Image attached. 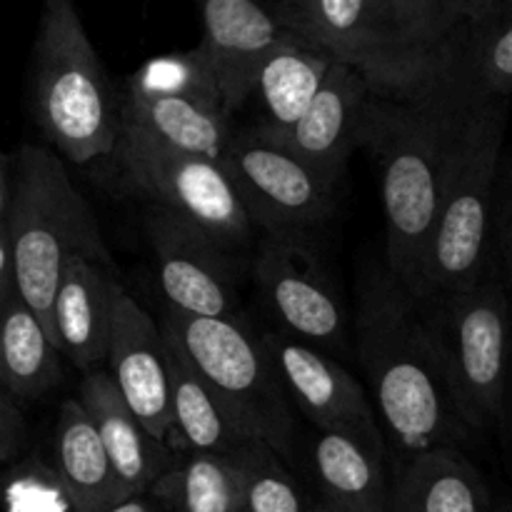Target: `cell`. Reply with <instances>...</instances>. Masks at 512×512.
Listing matches in <instances>:
<instances>
[{
  "mask_svg": "<svg viewBox=\"0 0 512 512\" xmlns=\"http://www.w3.org/2000/svg\"><path fill=\"white\" fill-rule=\"evenodd\" d=\"M120 288L108 265L83 255L65 260L53 298V340L75 368L90 370L108 355Z\"/></svg>",
  "mask_w": 512,
  "mask_h": 512,
  "instance_id": "ac0fdd59",
  "label": "cell"
},
{
  "mask_svg": "<svg viewBox=\"0 0 512 512\" xmlns=\"http://www.w3.org/2000/svg\"><path fill=\"white\" fill-rule=\"evenodd\" d=\"M18 293L15 288V265H13V248H10V235L5 220L0 223V313L8 305V300Z\"/></svg>",
  "mask_w": 512,
  "mask_h": 512,
  "instance_id": "d6a6232c",
  "label": "cell"
},
{
  "mask_svg": "<svg viewBox=\"0 0 512 512\" xmlns=\"http://www.w3.org/2000/svg\"><path fill=\"white\" fill-rule=\"evenodd\" d=\"M475 98L463 70L420 98L370 93L365 100L358 148H368L380 170L388 270L415 300L423 290L450 143Z\"/></svg>",
  "mask_w": 512,
  "mask_h": 512,
  "instance_id": "6da1fadb",
  "label": "cell"
},
{
  "mask_svg": "<svg viewBox=\"0 0 512 512\" xmlns=\"http://www.w3.org/2000/svg\"><path fill=\"white\" fill-rule=\"evenodd\" d=\"M313 512H330V510H325V508H323V505H315V508H313Z\"/></svg>",
  "mask_w": 512,
  "mask_h": 512,
  "instance_id": "d590c367",
  "label": "cell"
},
{
  "mask_svg": "<svg viewBox=\"0 0 512 512\" xmlns=\"http://www.w3.org/2000/svg\"><path fill=\"white\" fill-rule=\"evenodd\" d=\"M493 230L498 235L500 253L512 278V158L508 168L500 163L498 185H495V208H493Z\"/></svg>",
  "mask_w": 512,
  "mask_h": 512,
  "instance_id": "4dcf8cb0",
  "label": "cell"
},
{
  "mask_svg": "<svg viewBox=\"0 0 512 512\" xmlns=\"http://www.w3.org/2000/svg\"><path fill=\"white\" fill-rule=\"evenodd\" d=\"M148 493L168 512H243V470L233 453H190L170 463Z\"/></svg>",
  "mask_w": 512,
  "mask_h": 512,
  "instance_id": "4316f807",
  "label": "cell"
},
{
  "mask_svg": "<svg viewBox=\"0 0 512 512\" xmlns=\"http://www.w3.org/2000/svg\"><path fill=\"white\" fill-rule=\"evenodd\" d=\"M495 512H505V510H495Z\"/></svg>",
  "mask_w": 512,
  "mask_h": 512,
  "instance_id": "8d00e7d4",
  "label": "cell"
},
{
  "mask_svg": "<svg viewBox=\"0 0 512 512\" xmlns=\"http://www.w3.org/2000/svg\"><path fill=\"white\" fill-rule=\"evenodd\" d=\"M30 103L45 138L70 163L113 155L120 100L80 18L78 0H43L33 43Z\"/></svg>",
  "mask_w": 512,
  "mask_h": 512,
  "instance_id": "5b68a950",
  "label": "cell"
},
{
  "mask_svg": "<svg viewBox=\"0 0 512 512\" xmlns=\"http://www.w3.org/2000/svg\"><path fill=\"white\" fill-rule=\"evenodd\" d=\"M110 378L128 408L165 448H175L170 410L168 348L160 325L143 305L120 288L113 308L108 355Z\"/></svg>",
  "mask_w": 512,
  "mask_h": 512,
  "instance_id": "9a60e30c",
  "label": "cell"
},
{
  "mask_svg": "<svg viewBox=\"0 0 512 512\" xmlns=\"http://www.w3.org/2000/svg\"><path fill=\"white\" fill-rule=\"evenodd\" d=\"M223 165L263 233H303L335 213L338 185L255 125L230 133Z\"/></svg>",
  "mask_w": 512,
  "mask_h": 512,
  "instance_id": "9c48e42d",
  "label": "cell"
},
{
  "mask_svg": "<svg viewBox=\"0 0 512 512\" xmlns=\"http://www.w3.org/2000/svg\"><path fill=\"white\" fill-rule=\"evenodd\" d=\"M130 90H145V93H175V95H193V98L220 103L218 88L213 78L200 63L195 50H183V53L160 55V58L148 60L140 70H135L128 78Z\"/></svg>",
  "mask_w": 512,
  "mask_h": 512,
  "instance_id": "f546056e",
  "label": "cell"
},
{
  "mask_svg": "<svg viewBox=\"0 0 512 512\" xmlns=\"http://www.w3.org/2000/svg\"><path fill=\"white\" fill-rule=\"evenodd\" d=\"M78 400L98 430L125 498L148 493L155 478L173 463L170 448L145 430L138 415L118 393L108 370H85Z\"/></svg>",
  "mask_w": 512,
  "mask_h": 512,
  "instance_id": "d6986e66",
  "label": "cell"
},
{
  "mask_svg": "<svg viewBox=\"0 0 512 512\" xmlns=\"http://www.w3.org/2000/svg\"><path fill=\"white\" fill-rule=\"evenodd\" d=\"M445 383L470 430L493 428L505 415L512 315L508 290L493 268L470 288L418 300Z\"/></svg>",
  "mask_w": 512,
  "mask_h": 512,
  "instance_id": "8992f818",
  "label": "cell"
},
{
  "mask_svg": "<svg viewBox=\"0 0 512 512\" xmlns=\"http://www.w3.org/2000/svg\"><path fill=\"white\" fill-rule=\"evenodd\" d=\"M8 200H10V170L8 160L0 153V223L5 220V213H8Z\"/></svg>",
  "mask_w": 512,
  "mask_h": 512,
  "instance_id": "e575fe53",
  "label": "cell"
},
{
  "mask_svg": "<svg viewBox=\"0 0 512 512\" xmlns=\"http://www.w3.org/2000/svg\"><path fill=\"white\" fill-rule=\"evenodd\" d=\"M333 63L335 60L325 50L300 35L275 45L260 63L250 88L248 100L258 105L255 128L275 140L283 138L313 103Z\"/></svg>",
  "mask_w": 512,
  "mask_h": 512,
  "instance_id": "603a6c76",
  "label": "cell"
},
{
  "mask_svg": "<svg viewBox=\"0 0 512 512\" xmlns=\"http://www.w3.org/2000/svg\"><path fill=\"white\" fill-rule=\"evenodd\" d=\"M20 435H23V420L15 408V398L0 383V460L8 458L18 448Z\"/></svg>",
  "mask_w": 512,
  "mask_h": 512,
  "instance_id": "1f68e13d",
  "label": "cell"
},
{
  "mask_svg": "<svg viewBox=\"0 0 512 512\" xmlns=\"http://www.w3.org/2000/svg\"><path fill=\"white\" fill-rule=\"evenodd\" d=\"M148 243L168 310L205 318H240L228 248L165 208L150 213Z\"/></svg>",
  "mask_w": 512,
  "mask_h": 512,
  "instance_id": "7c38bea8",
  "label": "cell"
},
{
  "mask_svg": "<svg viewBox=\"0 0 512 512\" xmlns=\"http://www.w3.org/2000/svg\"><path fill=\"white\" fill-rule=\"evenodd\" d=\"M298 235L265 233L255 253V285L283 333L320 350H338L348 335L343 303Z\"/></svg>",
  "mask_w": 512,
  "mask_h": 512,
  "instance_id": "8fae6325",
  "label": "cell"
},
{
  "mask_svg": "<svg viewBox=\"0 0 512 512\" xmlns=\"http://www.w3.org/2000/svg\"><path fill=\"white\" fill-rule=\"evenodd\" d=\"M290 403L315 430L355 433L375 448H388L365 385L325 350L288 333H260Z\"/></svg>",
  "mask_w": 512,
  "mask_h": 512,
  "instance_id": "4fadbf2b",
  "label": "cell"
},
{
  "mask_svg": "<svg viewBox=\"0 0 512 512\" xmlns=\"http://www.w3.org/2000/svg\"><path fill=\"white\" fill-rule=\"evenodd\" d=\"M355 350L385 445L403 455L458 448L473 430L453 403L420 305L390 270L360 283Z\"/></svg>",
  "mask_w": 512,
  "mask_h": 512,
  "instance_id": "7a4b0ae2",
  "label": "cell"
},
{
  "mask_svg": "<svg viewBox=\"0 0 512 512\" xmlns=\"http://www.w3.org/2000/svg\"><path fill=\"white\" fill-rule=\"evenodd\" d=\"M233 455L243 470V512H313L273 445L248 440Z\"/></svg>",
  "mask_w": 512,
  "mask_h": 512,
  "instance_id": "f1b7e54d",
  "label": "cell"
},
{
  "mask_svg": "<svg viewBox=\"0 0 512 512\" xmlns=\"http://www.w3.org/2000/svg\"><path fill=\"white\" fill-rule=\"evenodd\" d=\"M203 35L195 55L213 78L228 115L250 98L255 73L270 50L293 38L273 0H198Z\"/></svg>",
  "mask_w": 512,
  "mask_h": 512,
  "instance_id": "5bb4252c",
  "label": "cell"
},
{
  "mask_svg": "<svg viewBox=\"0 0 512 512\" xmlns=\"http://www.w3.org/2000/svg\"><path fill=\"white\" fill-rule=\"evenodd\" d=\"M280 20L338 63L358 70L375 95L420 98L450 83L433 80L400 58L375 28L368 0H273Z\"/></svg>",
  "mask_w": 512,
  "mask_h": 512,
  "instance_id": "30bf717a",
  "label": "cell"
},
{
  "mask_svg": "<svg viewBox=\"0 0 512 512\" xmlns=\"http://www.w3.org/2000/svg\"><path fill=\"white\" fill-rule=\"evenodd\" d=\"M508 108V98H475L455 130L418 300L470 288L490 268Z\"/></svg>",
  "mask_w": 512,
  "mask_h": 512,
  "instance_id": "277c9868",
  "label": "cell"
},
{
  "mask_svg": "<svg viewBox=\"0 0 512 512\" xmlns=\"http://www.w3.org/2000/svg\"><path fill=\"white\" fill-rule=\"evenodd\" d=\"M168 375L175 448H185L190 453H233L248 440H255L238 423V418L215 398L213 390L170 348Z\"/></svg>",
  "mask_w": 512,
  "mask_h": 512,
  "instance_id": "484cf974",
  "label": "cell"
},
{
  "mask_svg": "<svg viewBox=\"0 0 512 512\" xmlns=\"http://www.w3.org/2000/svg\"><path fill=\"white\" fill-rule=\"evenodd\" d=\"M120 123L140 130L155 143L223 163L230 140V115L210 100L175 93L125 88Z\"/></svg>",
  "mask_w": 512,
  "mask_h": 512,
  "instance_id": "7402d4cb",
  "label": "cell"
},
{
  "mask_svg": "<svg viewBox=\"0 0 512 512\" xmlns=\"http://www.w3.org/2000/svg\"><path fill=\"white\" fill-rule=\"evenodd\" d=\"M103 512H153V508H150V503L143 495H128V498L118 500V503H113Z\"/></svg>",
  "mask_w": 512,
  "mask_h": 512,
  "instance_id": "836d02e7",
  "label": "cell"
},
{
  "mask_svg": "<svg viewBox=\"0 0 512 512\" xmlns=\"http://www.w3.org/2000/svg\"><path fill=\"white\" fill-rule=\"evenodd\" d=\"M463 65L478 98H512V0H495L473 25Z\"/></svg>",
  "mask_w": 512,
  "mask_h": 512,
  "instance_id": "83f0119b",
  "label": "cell"
},
{
  "mask_svg": "<svg viewBox=\"0 0 512 512\" xmlns=\"http://www.w3.org/2000/svg\"><path fill=\"white\" fill-rule=\"evenodd\" d=\"M373 93L368 80L335 60L298 123L280 138L298 158L338 185L348 155L358 148L365 100Z\"/></svg>",
  "mask_w": 512,
  "mask_h": 512,
  "instance_id": "e0dca14e",
  "label": "cell"
},
{
  "mask_svg": "<svg viewBox=\"0 0 512 512\" xmlns=\"http://www.w3.org/2000/svg\"><path fill=\"white\" fill-rule=\"evenodd\" d=\"M55 463L70 512H103L125 498L98 430L78 398L60 405L55 425Z\"/></svg>",
  "mask_w": 512,
  "mask_h": 512,
  "instance_id": "cb8c5ba5",
  "label": "cell"
},
{
  "mask_svg": "<svg viewBox=\"0 0 512 512\" xmlns=\"http://www.w3.org/2000/svg\"><path fill=\"white\" fill-rule=\"evenodd\" d=\"M390 512H495L483 473L453 445L398 458Z\"/></svg>",
  "mask_w": 512,
  "mask_h": 512,
  "instance_id": "ffe728a7",
  "label": "cell"
},
{
  "mask_svg": "<svg viewBox=\"0 0 512 512\" xmlns=\"http://www.w3.org/2000/svg\"><path fill=\"white\" fill-rule=\"evenodd\" d=\"M310 465L330 512H390L385 450L345 430H315Z\"/></svg>",
  "mask_w": 512,
  "mask_h": 512,
  "instance_id": "44dd1931",
  "label": "cell"
},
{
  "mask_svg": "<svg viewBox=\"0 0 512 512\" xmlns=\"http://www.w3.org/2000/svg\"><path fill=\"white\" fill-rule=\"evenodd\" d=\"M165 345L213 390L250 438L280 455L293 453L295 413L260 335L240 318H205L165 310Z\"/></svg>",
  "mask_w": 512,
  "mask_h": 512,
  "instance_id": "52a82bcc",
  "label": "cell"
},
{
  "mask_svg": "<svg viewBox=\"0 0 512 512\" xmlns=\"http://www.w3.org/2000/svg\"><path fill=\"white\" fill-rule=\"evenodd\" d=\"M495 0H368L390 48L433 80L463 73L473 25Z\"/></svg>",
  "mask_w": 512,
  "mask_h": 512,
  "instance_id": "2e32d148",
  "label": "cell"
},
{
  "mask_svg": "<svg viewBox=\"0 0 512 512\" xmlns=\"http://www.w3.org/2000/svg\"><path fill=\"white\" fill-rule=\"evenodd\" d=\"M113 155L130 183L158 208L188 220L223 248H243L253 240V220L220 160L173 150L123 123Z\"/></svg>",
  "mask_w": 512,
  "mask_h": 512,
  "instance_id": "ba28073f",
  "label": "cell"
},
{
  "mask_svg": "<svg viewBox=\"0 0 512 512\" xmlns=\"http://www.w3.org/2000/svg\"><path fill=\"white\" fill-rule=\"evenodd\" d=\"M5 225L15 288L53 338V298L65 260L83 255L113 265L98 218L53 150L23 145L15 153Z\"/></svg>",
  "mask_w": 512,
  "mask_h": 512,
  "instance_id": "3957f363",
  "label": "cell"
},
{
  "mask_svg": "<svg viewBox=\"0 0 512 512\" xmlns=\"http://www.w3.org/2000/svg\"><path fill=\"white\" fill-rule=\"evenodd\" d=\"M63 353L18 293L0 313V383L15 400H38L63 378Z\"/></svg>",
  "mask_w": 512,
  "mask_h": 512,
  "instance_id": "d4e9b609",
  "label": "cell"
},
{
  "mask_svg": "<svg viewBox=\"0 0 512 512\" xmlns=\"http://www.w3.org/2000/svg\"><path fill=\"white\" fill-rule=\"evenodd\" d=\"M193 3H198V0H193Z\"/></svg>",
  "mask_w": 512,
  "mask_h": 512,
  "instance_id": "74e56055",
  "label": "cell"
}]
</instances>
